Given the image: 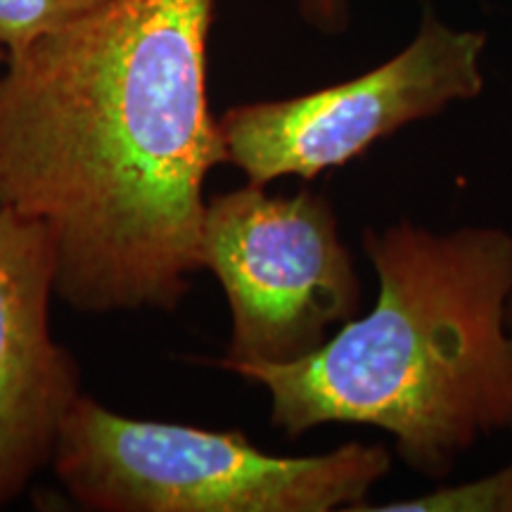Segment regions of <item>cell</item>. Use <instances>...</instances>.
Returning a JSON list of instances; mask_svg holds the SVG:
<instances>
[{
  "label": "cell",
  "mask_w": 512,
  "mask_h": 512,
  "mask_svg": "<svg viewBox=\"0 0 512 512\" xmlns=\"http://www.w3.org/2000/svg\"><path fill=\"white\" fill-rule=\"evenodd\" d=\"M299 17L313 31L325 36H339L351 24L349 0H297Z\"/></svg>",
  "instance_id": "9"
},
{
  "label": "cell",
  "mask_w": 512,
  "mask_h": 512,
  "mask_svg": "<svg viewBox=\"0 0 512 512\" xmlns=\"http://www.w3.org/2000/svg\"><path fill=\"white\" fill-rule=\"evenodd\" d=\"M512 512V463L494 475L458 486H441L432 494L382 505H358L354 512Z\"/></svg>",
  "instance_id": "7"
},
{
  "label": "cell",
  "mask_w": 512,
  "mask_h": 512,
  "mask_svg": "<svg viewBox=\"0 0 512 512\" xmlns=\"http://www.w3.org/2000/svg\"><path fill=\"white\" fill-rule=\"evenodd\" d=\"M57 252L46 223L0 207V508L53 463L79 366L50 332Z\"/></svg>",
  "instance_id": "6"
},
{
  "label": "cell",
  "mask_w": 512,
  "mask_h": 512,
  "mask_svg": "<svg viewBox=\"0 0 512 512\" xmlns=\"http://www.w3.org/2000/svg\"><path fill=\"white\" fill-rule=\"evenodd\" d=\"M216 0H107L8 57L0 207L46 223L55 294L81 313L174 311L202 271Z\"/></svg>",
  "instance_id": "1"
},
{
  "label": "cell",
  "mask_w": 512,
  "mask_h": 512,
  "mask_svg": "<svg viewBox=\"0 0 512 512\" xmlns=\"http://www.w3.org/2000/svg\"><path fill=\"white\" fill-rule=\"evenodd\" d=\"M5 64H8V50H5L3 46H0V76H3Z\"/></svg>",
  "instance_id": "10"
},
{
  "label": "cell",
  "mask_w": 512,
  "mask_h": 512,
  "mask_svg": "<svg viewBox=\"0 0 512 512\" xmlns=\"http://www.w3.org/2000/svg\"><path fill=\"white\" fill-rule=\"evenodd\" d=\"M202 268L226 292L233 332L221 368L302 361L356 318L363 299L351 252L328 197L268 195L264 185L204 204Z\"/></svg>",
  "instance_id": "4"
},
{
  "label": "cell",
  "mask_w": 512,
  "mask_h": 512,
  "mask_svg": "<svg viewBox=\"0 0 512 512\" xmlns=\"http://www.w3.org/2000/svg\"><path fill=\"white\" fill-rule=\"evenodd\" d=\"M486 41V31L451 27L425 5L411 43L370 72L297 98L223 112L226 164L264 188L275 178L311 181L349 164L401 128L479 98Z\"/></svg>",
  "instance_id": "5"
},
{
  "label": "cell",
  "mask_w": 512,
  "mask_h": 512,
  "mask_svg": "<svg viewBox=\"0 0 512 512\" xmlns=\"http://www.w3.org/2000/svg\"><path fill=\"white\" fill-rule=\"evenodd\" d=\"M505 323H508V330L512 335V294H510V302H508V311H505Z\"/></svg>",
  "instance_id": "11"
},
{
  "label": "cell",
  "mask_w": 512,
  "mask_h": 512,
  "mask_svg": "<svg viewBox=\"0 0 512 512\" xmlns=\"http://www.w3.org/2000/svg\"><path fill=\"white\" fill-rule=\"evenodd\" d=\"M107 0H0V46L8 57L41 36L91 15Z\"/></svg>",
  "instance_id": "8"
},
{
  "label": "cell",
  "mask_w": 512,
  "mask_h": 512,
  "mask_svg": "<svg viewBox=\"0 0 512 512\" xmlns=\"http://www.w3.org/2000/svg\"><path fill=\"white\" fill-rule=\"evenodd\" d=\"M363 249L380 280L373 311L302 361L235 373L264 384L287 437L377 427L403 465L439 482L479 441L512 432V235L401 219L368 228Z\"/></svg>",
  "instance_id": "2"
},
{
  "label": "cell",
  "mask_w": 512,
  "mask_h": 512,
  "mask_svg": "<svg viewBox=\"0 0 512 512\" xmlns=\"http://www.w3.org/2000/svg\"><path fill=\"white\" fill-rule=\"evenodd\" d=\"M50 465L86 510L354 512L392 456L358 441L320 456H271L242 432L124 418L79 394Z\"/></svg>",
  "instance_id": "3"
}]
</instances>
